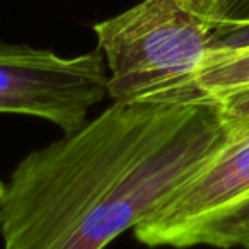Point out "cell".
<instances>
[{"instance_id":"7a4b0ae2","label":"cell","mask_w":249,"mask_h":249,"mask_svg":"<svg viewBox=\"0 0 249 249\" xmlns=\"http://www.w3.org/2000/svg\"><path fill=\"white\" fill-rule=\"evenodd\" d=\"M94 33L113 103H207L196 79L215 48V31L183 0H142L97 22Z\"/></svg>"},{"instance_id":"3957f363","label":"cell","mask_w":249,"mask_h":249,"mask_svg":"<svg viewBox=\"0 0 249 249\" xmlns=\"http://www.w3.org/2000/svg\"><path fill=\"white\" fill-rule=\"evenodd\" d=\"M106 96L107 69L99 50L62 56L0 41V114L41 118L72 133Z\"/></svg>"},{"instance_id":"30bf717a","label":"cell","mask_w":249,"mask_h":249,"mask_svg":"<svg viewBox=\"0 0 249 249\" xmlns=\"http://www.w3.org/2000/svg\"><path fill=\"white\" fill-rule=\"evenodd\" d=\"M4 195H5V183L0 181V203H2V200H4Z\"/></svg>"},{"instance_id":"52a82bcc","label":"cell","mask_w":249,"mask_h":249,"mask_svg":"<svg viewBox=\"0 0 249 249\" xmlns=\"http://www.w3.org/2000/svg\"><path fill=\"white\" fill-rule=\"evenodd\" d=\"M218 106L229 133L249 130V86L232 90L213 101Z\"/></svg>"},{"instance_id":"8992f818","label":"cell","mask_w":249,"mask_h":249,"mask_svg":"<svg viewBox=\"0 0 249 249\" xmlns=\"http://www.w3.org/2000/svg\"><path fill=\"white\" fill-rule=\"evenodd\" d=\"M193 246L249 249V198L201 225L188 239L186 248Z\"/></svg>"},{"instance_id":"277c9868","label":"cell","mask_w":249,"mask_h":249,"mask_svg":"<svg viewBox=\"0 0 249 249\" xmlns=\"http://www.w3.org/2000/svg\"><path fill=\"white\" fill-rule=\"evenodd\" d=\"M249 198V130L229 139L193 176L133 229L149 248L186 249L188 239L207 222Z\"/></svg>"},{"instance_id":"5b68a950","label":"cell","mask_w":249,"mask_h":249,"mask_svg":"<svg viewBox=\"0 0 249 249\" xmlns=\"http://www.w3.org/2000/svg\"><path fill=\"white\" fill-rule=\"evenodd\" d=\"M198 90L205 101L249 86V46L213 48L196 79Z\"/></svg>"},{"instance_id":"6da1fadb","label":"cell","mask_w":249,"mask_h":249,"mask_svg":"<svg viewBox=\"0 0 249 249\" xmlns=\"http://www.w3.org/2000/svg\"><path fill=\"white\" fill-rule=\"evenodd\" d=\"M227 139L213 101L113 103L16 166L0 203L4 249H106Z\"/></svg>"},{"instance_id":"9c48e42d","label":"cell","mask_w":249,"mask_h":249,"mask_svg":"<svg viewBox=\"0 0 249 249\" xmlns=\"http://www.w3.org/2000/svg\"><path fill=\"white\" fill-rule=\"evenodd\" d=\"M215 48H244L249 46V22L215 28Z\"/></svg>"},{"instance_id":"ba28073f","label":"cell","mask_w":249,"mask_h":249,"mask_svg":"<svg viewBox=\"0 0 249 249\" xmlns=\"http://www.w3.org/2000/svg\"><path fill=\"white\" fill-rule=\"evenodd\" d=\"M246 22H249V0H217L212 18L213 29Z\"/></svg>"}]
</instances>
